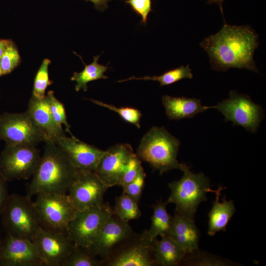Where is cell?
Masks as SVG:
<instances>
[{
  "label": "cell",
  "instance_id": "40",
  "mask_svg": "<svg viewBox=\"0 0 266 266\" xmlns=\"http://www.w3.org/2000/svg\"><path fill=\"white\" fill-rule=\"evenodd\" d=\"M2 75H2V73L0 66V76H2Z\"/></svg>",
  "mask_w": 266,
  "mask_h": 266
},
{
  "label": "cell",
  "instance_id": "5",
  "mask_svg": "<svg viewBox=\"0 0 266 266\" xmlns=\"http://www.w3.org/2000/svg\"><path fill=\"white\" fill-rule=\"evenodd\" d=\"M6 234L32 240L39 225L34 201L25 196L9 195L2 212Z\"/></svg>",
  "mask_w": 266,
  "mask_h": 266
},
{
  "label": "cell",
  "instance_id": "7",
  "mask_svg": "<svg viewBox=\"0 0 266 266\" xmlns=\"http://www.w3.org/2000/svg\"><path fill=\"white\" fill-rule=\"evenodd\" d=\"M113 213L110 205L104 202L77 211L68 224L66 233L74 245L89 249Z\"/></svg>",
  "mask_w": 266,
  "mask_h": 266
},
{
  "label": "cell",
  "instance_id": "26",
  "mask_svg": "<svg viewBox=\"0 0 266 266\" xmlns=\"http://www.w3.org/2000/svg\"><path fill=\"white\" fill-rule=\"evenodd\" d=\"M193 75L192 70L188 65L187 66H181L178 68L169 70L159 76L152 77L146 76L141 77L132 76L126 79L119 80L118 82H125L131 80H144L157 81L160 83V86L169 85L181 79H192Z\"/></svg>",
  "mask_w": 266,
  "mask_h": 266
},
{
  "label": "cell",
  "instance_id": "3",
  "mask_svg": "<svg viewBox=\"0 0 266 266\" xmlns=\"http://www.w3.org/2000/svg\"><path fill=\"white\" fill-rule=\"evenodd\" d=\"M180 144L164 127H153L142 137L136 155L158 170L160 175L174 169L182 171L185 164L177 160Z\"/></svg>",
  "mask_w": 266,
  "mask_h": 266
},
{
  "label": "cell",
  "instance_id": "14",
  "mask_svg": "<svg viewBox=\"0 0 266 266\" xmlns=\"http://www.w3.org/2000/svg\"><path fill=\"white\" fill-rule=\"evenodd\" d=\"M108 188L94 171L79 170L68 195L77 211H81L103 203Z\"/></svg>",
  "mask_w": 266,
  "mask_h": 266
},
{
  "label": "cell",
  "instance_id": "35",
  "mask_svg": "<svg viewBox=\"0 0 266 266\" xmlns=\"http://www.w3.org/2000/svg\"><path fill=\"white\" fill-rule=\"evenodd\" d=\"M132 10L141 18L140 23L146 24L148 15L152 11V0H126Z\"/></svg>",
  "mask_w": 266,
  "mask_h": 266
},
{
  "label": "cell",
  "instance_id": "19",
  "mask_svg": "<svg viewBox=\"0 0 266 266\" xmlns=\"http://www.w3.org/2000/svg\"><path fill=\"white\" fill-rule=\"evenodd\" d=\"M166 234L174 239L187 254L199 249L200 233L194 221L188 219L175 211Z\"/></svg>",
  "mask_w": 266,
  "mask_h": 266
},
{
  "label": "cell",
  "instance_id": "36",
  "mask_svg": "<svg viewBox=\"0 0 266 266\" xmlns=\"http://www.w3.org/2000/svg\"><path fill=\"white\" fill-rule=\"evenodd\" d=\"M7 182V180L0 171V214L2 212L9 196Z\"/></svg>",
  "mask_w": 266,
  "mask_h": 266
},
{
  "label": "cell",
  "instance_id": "6",
  "mask_svg": "<svg viewBox=\"0 0 266 266\" xmlns=\"http://www.w3.org/2000/svg\"><path fill=\"white\" fill-rule=\"evenodd\" d=\"M34 203L41 227L55 232L66 233L77 210L67 194L43 192L36 195Z\"/></svg>",
  "mask_w": 266,
  "mask_h": 266
},
{
  "label": "cell",
  "instance_id": "33",
  "mask_svg": "<svg viewBox=\"0 0 266 266\" xmlns=\"http://www.w3.org/2000/svg\"><path fill=\"white\" fill-rule=\"evenodd\" d=\"M142 167L141 161L136 154L134 153L128 162L119 186L122 187L124 190L130 182L135 178Z\"/></svg>",
  "mask_w": 266,
  "mask_h": 266
},
{
  "label": "cell",
  "instance_id": "2",
  "mask_svg": "<svg viewBox=\"0 0 266 266\" xmlns=\"http://www.w3.org/2000/svg\"><path fill=\"white\" fill-rule=\"evenodd\" d=\"M44 142L43 153L27 185L26 196L30 198L43 192L66 194L79 171L56 143Z\"/></svg>",
  "mask_w": 266,
  "mask_h": 266
},
{
  "label": "cell",
  "instance_id": "39",
  "mask_svg": "<svg viewBox=\"0 0 266 266\" xmlns=\"http://www.w3.org/2000/svg\"><path fill=\"white\" fill-rule=\"evenodd\" d=\"M224 0H207V3L209 4L213 3L217 4L219 6L221 13L223 16V3Z\"/></svg>",
  "mask_w": 266,
  "mask_h": 266
},
{
  "label": "cell",
  "instance_id": "32",
  "mask_svg": "<svg viewBox=\"0 0 266 266\" xmlns=\"http://www.w3.org/2000/svg\"><path fill=\"white\" fill-rule=\"evenodd\" d=\"M46 97L54 120L59 125L62 126V125H64L65 126L66 131L69 133L71 136H73V135L70 130V126L67 121L64 104L55 97L54 92L52 91H48Z\"/></svg>",
  "mask_w": 266,
  "mask_h": 266
},
{
  "label": "cell",
  "instance_id": "24",
  "mask_svg": "<svg viewBox=\"0 0 266 266\" xmlns=\"http://www.w3.org/2000/svg\"><path fill=\"white\" fill-rule=\"evenodd\" d=\"M166 201L164 202L161 200H158L152 205L153 210L151 217V224L149 230H146L149 236L153 239L157 238L158 236L166 235L172 222V217L168 213Z\"/></svg>",
  "mask_w": 266,
  "mask_h": 266
},
{
  "label": "cell",
  "instance_id": "30",
  "mask_svg": "<svg viewBox=\"0 0 266 266\" xmlns=\"http://www.w3.org/2000/svg\"><path fill=\"white\" fill-rule=\"evenodd\" d=\"M89 100L97 105L117 113L124 121L134 125L138 129L140 128V121L142 115L138 109L130 107H117L113 105L98 100L93 99Z\"/></svg>",
  "mask_w": 266,
  "mask_h": 266
},
{
  "label": "cell",
  "instance_id": "17",
  "mask_svg": "<svg viewBox=\"0 0 266 266\" xmlns=\"http://www.w3.org/2000/svg\"><path fill=\"white\" fill-rule=\"evenodd\" d=\"M56 143L79 170L94 171L105 151L83 142L74 136L57 138Z\"/></svg>",
  "mask_w": 266,
  "mask_h": 266
},
{
  "label": "cell",
  "instance_id": "34",
  "mask_svg": "<svg viewBox=\"0 0 266 266\" xmlns=\"http://www.w3.org/2000/svg\"><path fill=\"white\" fill-rule=\"evenodd\" d=\"M145 177L146 174L142 167L135 178L123 190V192L126 193L138 203L145 186Z\"/></svg>",
  "mask_w": 266,
  "mask_h": 266
},
{
  "label": "cell",
  "instance_id": "27",
  "mask_svg": "<svg viewBox=\"0 0 266 266\" xmlns=\"http://www.w3.org/2000/svg\"><path fill=\"white\" fill-rule=\"evenodd\" d=\"M103 261L93 255L88 249L74 244L64 266H100Z\"/></svg>",
  "mask_w": 266,
  "mask_h": 266
},
{
  "label": "cell",
  "instance_id": "1",
  "mask_svg": "<svg viewBox=\"0 0 266 266\" xmlns=\"http://www.w3.org/2000/svg\"><path fill=\"white\" fill-rule=\"evenodd\" d=\"M259 45L258 35L251 27L226 23L218 33L200 43V46L209 56L213 70L225 71L231 68H238L257 73L259 71L254 54Z\"/></svg>",
  "mask_w": 266,
  "mask_h": 266
},
{
  "label": "cell",
  "instance_id": "25",
  "mask_svg": "<svg viewBox=\"0 0 266 266\" xmlns=\"http://www.w3.org/2000/svg\"><path fill=\"white\" fill-rule=\"evenodd\" d=\"M113 210L114 214L128 222L131 220L137 219L141 215L138 202L124 192L116 198Z\"/></svg>",
  "mask_w": 266,
  "mask_h": 266
},
{
  "label": "cell",
  "instance_id": "4",
  "mask_svg": "<svg viewBox=\"0 0 266 266\" xmlns=\"http://www.w3.org/2000/svg\"><path fill=\"white\" fill-rule=\"evenodd\" d=\"M182 171L181 178L168 184L171 193L167 201L175 204L179 214L194 221L198 206L207 200L206 194L211 192L210 180L201 172H192L186 164Z\"/></svg>",
  "mask_w": 266,
  "mask_h": 266
},
{
  "label": "cell",
  "instance_id": "16",
  "mask_svg": "<svg viewBox=\"0 0 266 266\" xmlns=\"http://www.w3.org/2000/svg\"><path fill=\"white\" fill-rule=\"evenodd\" d=\"M133 154L130 144H115L105 151L95 172L107 187L119 186L128 162Z\"/></svg>",
  "mask_w": 266,
  "mask_h": 266
},
{
  "label": "cell",
  "instance_id": "29",
  "mask_svg": "<svg viewBox=\"0 0 266 266\" xmlns=\"http://www.w3.org/2000/svg\"><path fill=\"white\" fill-rule=\"evenodd\" d=\"M50 63L49 59H44L35 76L32 92V96L35 98H43L46 96V89L53 83L49 76L48 68Z\"/></svg>",
  "mask_w": 266,
  "mask_h": 266
},
{
  "label": "cell",
  "instance_id": "37",
  "mask_svg": "<svg viewBox=\"0 0 266 266\" xmlns=\"http://www.w3.org/2000/svg\"><path fill=\"white\" fill-rule=\"evenodd\" d=\"M86 1H91L94 5L95 8L101 11H103L108 7L107 3L111 0H84Z\"/></svg>",
  "mask_w": 266,
  "mask_h": 266
},
{
  "label": "cell",
  "instance_id": "31",
  "mask_svg": "<svg viewBox=\"0 0 266 266\" xmlns=\"http://www.w3.org/2000/svg\"><path fill=\"white\" fill-rule=\"evenodd\" d=\"M21 58L15 43L10 40L0 58V66L2 75L13 70L20 63Z\"/></svg>",
  "mask_w": 266,
  "mask_h": 266
},
{
  "label": "cell",
  "instance_id": "11",
  "mask_svg": "<svg viewBox=\"0 0 266 266\" xmlns=\"http://www.w3.org/2000/svg\"><path fill=\"white\" fill-rule=\"evenodd\" d=\"M157 239V238H156ZM144 230L136 233L103 261L107 266H152L156 265L154 256L155 240Z\"/></svg>",
  "mask_w": 266,
  "mask_h": 266
},
{
  "label": "cell",
  "instance_id": "28",
  "mask_svg": "<svg viewBox=\"0 0 266 266\" xmlns=\"http://www.w3.org/2000/svg\"><path fill=\"white\" fill-rule=\"evenodd\" d=\"M182 263L193 266H228L233 264L231 261L200 251L199 249L187 254Z\"/></svg>",
  "mask_w": 266,
  "mask_h": 266
},
{
  "label": "cell",
  "instance_id": "13",
  "mask_svg": "<svg viewBox=\"0 0 266 266\" xmlns=\"http://www.w3.org/2000/svg\"><path fill=\"white\" fill-rule=\"evenodd\" d=\"M135 234L129 222L113 213L88 249L103 261Z\"/></svg>",
  "mask_w": 266,
  "mask_h": 266
},
{
  "label": "cell",
  "instance_id": "23",
  "mask_svg": "<svg viewBox=\"0 0 266 266\" xmlns=\"http://www.w3.org/2000/svg\"><path fill=\"white\" fill-rule=\"evenodd\" d=\"M77 55L81 59L80 56ZM99 57L100 55L94 56L93 62L89 65L85 64L81 59L84 64V68L80 72H74L70 78L71 81L76 82L75 86L76 91L78 92L82 89L86 92L88 90L87 84L89 82L100 79H106L108 77L104 75V73L109 67L98 64Z\"/></svg>",
  "mask_w": 266,
  "mask_h": 266
},
{
  "label": "cell",
  "instance_id": "9",
  "mask_svg": "<svg viewBox=\"0 0 266 266\" xmlns=\"http://www.w3.org/2000/svg\"><path fill=\"white\" fill-rule=\"evenodd\" d=\"M225 117V121L244 128L247 131L256 133L264 117L262 107L255 103L247 95L231 91L229 98L214 106Z\"/></svg>",
  "mask_w": 266,
  "mask_h": 266
},
{
  "label": "cell",
  "instance_id": "38",
  "mask_svg": "<svg viewBox=\"0 0 266 266\" xmlns=\"http://www.w3.org/2000/svg\"><path fill=\"white\" fill-rule=\"evenodd\" d=\"M11 39H0V58Z\"/></svg>",
  "mask_w": 266,
  "mask_h": 266
},
{
  "label": "cell",
  "instance_id": "8",
  "mask_svg": "<svg viewBox=\"0 0 266 266\" xmlns=\"http://www.w3.org/2000/svg\"><path fill=\"white\" fill-rule=\"evenodd\" d=\"M0 140L6 145L36 146L47 139L26 111L0 114Z\"/></svg>",
  "mask_w": 266,
  "mask_h": 266
},
{
  "label": "cell",
  "instance_id": "15",
  "mask_svg": "<svg viewBox=\"0 0 266 266\" xmlns=\"http://www.w3.org/2000/svg\"><path fill=\"white\" fill-rule=\"evenodd\" d=\"M0 266H45L33 242L6 234L0 242Z\"/></svg>",
  "mask_w": 266,
  "mask_h": 266
},
{
  "label": "cell",
  "instance_id": "18",
  "mask_svg": "<svg viewBox=\"0 0 266 266\" xmlns=\"http://www.w3.org/2000/svg\"><path fill=\"white\" fill-rule=\"evenodd\" d=\"M27 111L44 134L46 140L55 142L57 138L66 135L62 126L58 124L52 116L46 95L41 99L32 96Z\"/></svg>",
  "mask_w": 266,
  "mask_h": 266
},
{
  "label": "cell",
  "instance_id": "12",
  "mask_svg": "<svg viewBox=\"0 0 266 266\" xmlns=\"http://www.w3.org/2000/svg\"><path fill=\"white\" fill-rule=\"evenodd\" d=\"M32 241L45 266H64L74 244L67 233L40 226Z\"/></svg>",
  "mask_w": 266,
  "mask_h": 266
},
{
  "label": "cell",
  "instance_id": "10",
  "mask_svg": "<svg viewBox=\"0 0 266 266\" xmlns=\"http://www.w3.org/2000/svg\"><path fill=\"white\" fill-rule=\"evenodd\" d=\"M40 157L36 146L6 145L0 154V171L7 182L28 179L34 174Z\"/></svg>",
  "mask_w": 266,
  "mask_h": 266
},
{
  "label": "cell",
  "instance_id": "20",
  "mask_svg": "<svg viewBox=\"0 0 266 266\" xmlns=\"http://www.w3.org/2000/svg\"><path fill=\"white\" fill-rule=\"evenodd\" d=\"M162 102L165 108L166 115L171 120H179L190 118L204 112L213 106H204L200 100L186 97H174L164 95Z\"/></svg>",
  "mask_w": 266,
  "mask_h": 266
},
{
  "label": "cell",
  "instance_id": "22",
  "mask_svg": "<svg viewBox=\"0 0 266 266\" xmlns=\"http://www.w3.org/2000/svg\"><path fill=\"white\" fill-rule=\"evenodd\" d=\"M187 252L172 237L168 235L155 240L154 256L156 265L162 266H176L185 258Z\"/></svg>",
  "mask_w": 266,
  "mask_h": 266
},
{
  "label": "cell",
  "instance_id": "21",
  "mask_svg": "<svg viewBox=\"0 0 266 266\" xmlns=\"http://www.w3.org/2000/svg\"><path fill=\"white\" fill-rule=\"evenodd\" d=\"M225 188L220 186L217 189L211 190V192L215 194L216 198L208 214V227L207 233L210 236H213L220 231H226V227L235 211L233 200H227L226 197L224 196L222 201H220L221 192Z\"/></svg>",
  "mask_w": 266,
  "mask_h": 266
}]
</instances>
